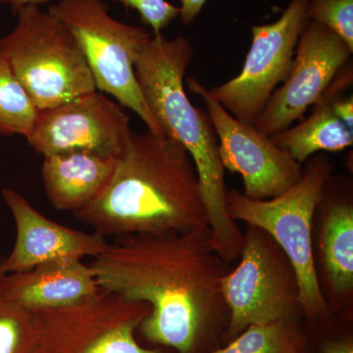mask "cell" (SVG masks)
Instances as JSON below:
<instances>
[{"label": "cell", "instance_id": "1", "mask_svg": "<svg viewBox=\"0 0 353 353\" xmlns=\"http://www.w3.org/2000/svg\"><path fill=\"white\" fill-rule=\"evenodd\" d=\"M102 290L143 301L139 332L176 353H212L229 323L222 280L231 266L215 252L210 228L121 236L90 264Z\"/></svg>", "mask_w": 353, "mask_h": 353}, {"label": "cell", "instance_id": "2", "mask_svg": "<svg viewBox=\"0 0 353 353\" xmlns=\"http://www.w3.org/2000/svg\"><path fill=\"white\" fill-rule=\"evenodd\" d=\"M74 216L101 236L181 234L208 227L188 150L150 131L132 132L103 192Z\"/></svg>", "mask_w": 353, "mask_h": 353}, {"label": "cell", "instance_id": "3", "mask_svg": "<svg viewBox=\"0 0 353 353\" xmlns=\"http://www.w3.org/2000/svg\"><path fill=\"white\" fill-rule=\"evenodd\" d=\"M192 57L194 48L185 37L152 34L134 59V76L165 136L179 141L192 157L213 248L232 263L240 257L243 233L228 213L225 169L212 122L185 94L183 80Z\"/></svg>", "mask_w": 353, "mask_h": 353}, {"label": "cell", "instance_id": "4", "mask_svg": "<svg viewBox=\"0 0 353 353\" xmlns=\"http://www.w3.org/2000/svg\"><path fill=\"white\" fill-rule=\"evenodd\" d=\"M332 170L333 164L327 158L315 157L299 182L273 199L257 201L236 190L227 194L230 217L270 234L290 259L299 280L303 318L311 326L328 321L330 317L316 269L312 224Z\"/></svg>", "mask_w": 353, "mask_h": 353}, {"label": "cell", "instance_id": "5", "mask_svg": "<svg viewBox=\"0 0 353 353\" xmlns=\"http://www.w3.org/2000/svg\"><path fill=\"white\" fill-rule=\"evenodd\" d=\"M12 31L0 39V53L39 110L97 90L78 41L38 6L17 13Z\"/></svg>", "mask_w": 353, "mask_h": 353}, {"label": "cell", "instance_id": "6", "mask_svg": "<svg viewBox=\"0 0 353 353\" xmlns=\"http://www.w3.org/2000/svg\"><path fill=\"white\" fill-rule=\"evenodd\" d=\"M48 12L75 37L97 90L112 95L121 105L134 111L148 131L165 136L134 76V59L152 32L116 20L102 0H60L51 4Z\"/></svg>", "mask_w": 353, "mask_h": 353}, {"label": "cell", "instance_id": "7", "mask_svg": "<svg viewBox=\"0 0 353 353\" xmlns=\"http://www.w3.org/2000/svg\"><path fill=\"white\" fill-rule=\"evenodd\" d=\"M239 259L238 266L222 280V294L229 311L223 345L250 325L303 318L296 271L270 234L248 225Z\"/></svg>", "mask_w": 353, "mask_h": 353}, {"label": "cell", "instance_id": "8", "mask_svg": "<svg viewBox=\"0 0 353 353\" xmlns=\"http://www.w3.org/2000/svg\"><path fill=\"white\" fill-rule=\"evenodd\" d=\"M31 312L32 353H163L137 341L136 331L150 313L143 301L101 290L73 305Z\"/></svg>", "mask_w": 353, "mask_h": 353}, {"label": "cell", "instance_id": "9", "mask_svg": "<svg viewBox=\"0 0 353 353\" xmlns=\"http://www.w3.org/2000/svg\"><path fill=\"white\" fill-rule=\"evenodd\" d=\"M309 0H292L271 24L253 26L252 43L238 76L208 90L236 119L253 124L279 83L287 80L299 37L307 25Z\"/></svg>", "mask_w": 353, "mask_h": 353}, {"label": "cell", "instance_id": "10", "mask_svg": "<svg viewBox=\"0 0 353 353\" xmlns=\"http://www.w3.org/2000/svg\"><path fill=\"white\" fill-rule=\"evenodd\" d=\"M188 85L205 103L217 136L223 167L240 174L245 196L257 201L273 199L301 180L303 164L276 145L271 137L234 117L199 81L189 79Z\"/></svg>", "mask_w": 353, "mask_h": 353}, {"label": "cell", "instance_id": "11", "mask_svg": "<svg viewBox=\"0 0 353 353\" xmlns=\"http://www.w3.org/2000/svg\"><path fill=\"white\" fill-rule=\"evenodd\" d=\"M352 53L336 32L308 21L299 37L289 77L276 88L253 126L269 137L292 127L322 99Z\"/></svg>", "mask_w": 353, "mask_h": 353}, {"label": "cell", "instance_id": "12", "mask_svg": "<svg viewBox=\"0 0 353 353\" xmlns=\"http://www.w3.org/2000/svg\"><path fill=\"white\" fill-rule=\"evenodd\" d=\"M132 132L130 118L119 104L94 90L39 110L27 141L43 157L90 152L120 158Z\"/></svg>", "mask_w": 353, "mask_h": 353}, {"label": "cell", "instance_id": "13", "mask_svg": "<svg viewBox=\"0 0 353 353\" xmlns=\"http://www.w3.org/2000/svg\"><path fill=\"white\" fill-rule=\"evenodd\" d=\"M2 196L13 215L16 240L10 254L0 257V274L27 271L58 260L95 259L109 245L101 234L72 229L48 219L16 190L4 189Z\"/></svg>", "mask_w": 353, "mask_h": 353}, {"label": "cell", "instance_id": "14", "mask_svg": "<svg viewBox=\"0 0 353 353\" xmlns=\"http://www.w3.org/2000/svg\"><path fill=\"white\" fill-rule=\"evenodd\" d=\"M101 290L83 260H58L30 270L0 274V292L29 311L73 305Z\"/></svg>", "mask_w": 353, "mask_h": 353}, {"label": "cell", "instance_id": "15", "mask_svg": "<svg viewBox=\"0 0 353 353\" xmlns=\"http://www.w3.org/2000/svg\"><path fill=\"white\" fill-rule=\"evenodd\" d=\"M118 159L90 152L44 157L41 175L48 199L58 210H82L106 189Z\"/></svg>", "mask_w": 353, "mask_h": 353}, {"label": "cell", "instance_id": "16", "mask_svg": "<svg viewBox=\"0 0 353 353\" xmlns=\"http://www.w3.org/2000/svg\"><path fill=\"white\" fill-rule=\"evenodd\" d=\"M323 266L330 292L347 299L353 290V206L350 199H331L322 215Z\"/></svg>", "mask_w": 353, "mask_h": 353}, {"label": "cell", "instance_id": "17", "mask_svg": "<svg viewBox=\"0 0 353 353\" xmlns=\"http://www.w3.org/2000/svg\"><path fill=\"white\" fill-rule=\"evenodd\" d=\"M336 94H340L326 90L307 119L272 136L273 143L301 164L316 152H338L352 146L353 130L336 115L332 106Z\"/></svg>", "mask_w": 353, "mask_h": 353}, {"label": "cell", "instance_id": "18", "mask_svg": "<svg viewBox=\"0 0 353 353\" xmlns=\"http://www.w3.org/2000/svg\"><path fill=\"white\" fill-rule=\"evenodd\" d=\"M212 353H308L307 330L296 318L250 325Z\"/></svg>", "mask_w": 353, "mask_h": 353}, {"label": "cell", "instance_id": "19", "mask_svg": "<svg viewBox=\"0 0 353 353\" xmlns=\"http://www.w3.org/2000/svg\"><path fill=\"white\" fill-rule=\"evenodd\" d=\"M39 109L0 53V136L31 134Z\"/></svg>", "mask_w": 353, "mask_h": 353}, {"label": "cell", "instance_id": "20", "mask_svg": "<svg viewBox=\"0 0 353 353\" xmlns=\"http://www.w3.org/2000/svg\"><path fill=\"white\" fill-rule=\"evenodd\" d=\"M34 318L31 311L0 292V353H32Z\"/></svg>", "mask_w": 353, "mask_h": 353}, {"label": "cell", "instance_id": "21", "mask_svg": "<svg viewBox=\"0 0 353 353\" xmlns=\"http://www.w3.org/2000/svg\"><path fill=\"white\" fill-rule=\"evenodd\" d=\"M307 16L336 32L353 50V0H309Z\"/></svg>", "mask_w": 353, "mask_h": 353}, {"label": "cell", "instance_id": "22", "mask_svg": "<svg viewBox=\"0 0 353 353\" xmlns=\"http://www.w3.org/2000/svg\"><path fill=\"white\" fill-rule=\"evenodd\" d=\"M119 2L127 9L139 13L141 22L150 26L153 34H160L180 16V8L167 0H112Z\"/></svg>", "mask_w": 353, "mask_h": 353}, {"label": "cell", "instance_id": "23", "mask_svg": "<svg viewBox=\"0 0 353 353\" xmlns=\"http://www.w3.org/2000/svg\"><path fill=\"white\" fill-rule=\"evenodd\" d=\"M318 345V353H353L352 334L324 336Z\"/></svg>", "mask_w": 353, "mask_h": 353}, {"label": "cell", "instance_id": "24", "mask_svg": "<svg viewBox=\"0 0 353 353\" xmlns=\"http://www.w3.org/2000/svg\"><path fill=\"white\" fill-rule=\"evenodd\" d=\"M343 94L334 95L332 99V106L336 115L350 130H353V99L352 94L350 97H343Z\"/></svg>", "mask_w": 353, "mask_h": 353}, {"label": "cell", "instance_id": "25", "mask_svg": "<svg viewBox=\"0 0 353 353\" xmlns=\"http://www.w3.org/2000/svg\"><path fill=\"white\" fill-rule=\"evenodd\" d=\"M208 0H180V16L182 24L190 25L196 21Z\"/></svg>", "mask_w": 353, "mask_h": 353}, {"label": "cell", "instance_id": "26", "mask_svg": "<svg viewBox=\"0 0 353 353\" xmlns=\"http://www.w3.org/2000/svg\"><path fill=\"white\" fill-rule=\"evenodd\" d=\"M50 0H0V4L10 7L13 15L20 10L21 8L27 6H41V4L48 3Z\"/></svg>", "mask_w": 353, "mask_h": 353}]
</instances>
